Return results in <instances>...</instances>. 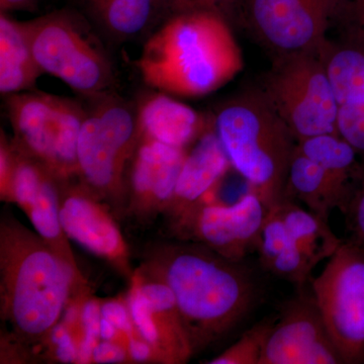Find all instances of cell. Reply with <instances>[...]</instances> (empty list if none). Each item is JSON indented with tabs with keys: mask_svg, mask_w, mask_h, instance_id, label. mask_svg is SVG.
Listing matches in <instances>:
<instances>
[{
	"mask_svg": "<svg viewBox=\"0 0 364 364\" xmlns=\"http://www.w3.org/2000/svg\"><path fill=\"white\" fill-rule=\"evenodd\" d=\"M117 329L114 327L105 318H102V324H100V338L105 340V341H112L116 336Z\"/></svg>",
	"mask_w": 364,
	"mask_h": 364,
	"instance_id": "36",
	"label": "cell"
},
{
	"mask_svg": "<svg viewBox=\"0 0 364 364\" xmlns=\"http://www.w3.org/2000/svg\"><path fill=\"white\" fill-rule=\"evenodd\" d=\"M311 289L343 363H364L363 246L342 242Z\"/></svg>",
	"mask_w": 364,
	"mask_h": 364,
	"instance_id": "9",
	"label": "cell"
},
{
	"mask_svg": "<svg viewBox=\"0 0 364 364\" xmlns=\"http://www.w3.org/2000/svg\"><path fill=\"white\" fill-rule=\"evenodd\" d=\"M188 149L141 140L132 162L134 198L142 205H169Z\"/></svg>",
	"mask_w": 364,
	"mask_h": 364,
	"instance_id": "14",
	"label": "cell"
},
{
	"mask_svg": "<svg viewBox=\"0 0 364 364\" xmlns=\"http://www.w3.org/2000/svg\"><path fill=\"white\" fill-rule=\"evenodd\" d=\"M344 0H245L242 18L274 58L327 43Z\"/></svg>",
	"mask_w": 364,
	"mask_h": 364,
	"instance_id": "10",
	"label": "cell"
},
{
	"mask_svg": "<svg viewBox=\"0 0 364 364\" xmlns=\"http://www.w3.org/2000/svg\"><path fill=\"white\" fill-rule=\"evenodd\" d=\"M42 237L2 228L1 291L4 314L21 336L41 339L66 305L73 268Z\"/></svg>",
	"mask_w": 364,
	"mask_h": 364,
	"instance_id": "4",
	"label": "cell"
},
{
	"mask_svg": "<svg viewBox=\"0 0 364 364\" xmlns=\"http://www.w3.org/2000/svg\"><path fill=\"white\" fill-rule=\"evenodd\" d=\"M231 166L268 208L284 198L296 136L259 88L227 100L213 117Z\"/></svg>",
	"mask_w": 364,
	"mask_h": 364,
	"instance_id": "3",
	"label": "cell"
},
{
	"mask_svg": "<svg viewBox=\"0 0 364 364\" xmlns=\"http://www.w3.org/2000/svg\"><path fill=\"white\" fill-rule=\"evenodd\" d=\"M6 107L16 135L14 146L21 153L56 177L78 172V136L85 104L32 90L6 97Z\"/></svg>",
	"mask_w": 364,
	"mask_h": 364,
	"instance_id": "7",
	"label": "cell"
},
{
	"mask_svg": "<svg viewBox=\"0 0 364 364\" xmlns=\"http://www.w3.org/2000/svg\"><path fill=\"white\" fill-rule=\"evenodd\" d=\"M312 289H296L277 315L260 364H341Z\"/></svg>",
	"mask_w": 364,
	"mask_h": 364,
	"instance_id": "11",
	"label": "cell"
},
{
	"mask_svg": "<svg viewBox=\"0 0 364 364\" xmlns=\"http://www.w3.org/2000/svg\"><path fill=\"white\" fill-rule=\"evenodd\" d=\"M337 126L339 135L364 154V100L339 107Z\"/></svg>",
	"mask_w": 364,
	"mask_h": 364,
	"instance_id": "26",
	"label": "cell"
},
{
	"mask_svg": "<svg viewBox=\"0 0 364 364\" xmlns=\"http://www.w3.org/2000/svg\"><path fill=\"white\" fill-rule=\"evenodd\" d=\"M102 306L95 301H87L83 306L82 318L85 338L78 348V360L87 363L92 358L93 351L100 338V324H102Z\"/></svg>",
	"mask_w": 364,
	"mask_h": 364,
	"instance_id": "27",
	"label": "cell"
},
{
	"mask_svg": "<svg viewBox=\"0 0 364 364\" xmlns=\"http://www.w3.org/2000/svg\"><path fill=\"white\" fill-rule=\"evenodd\" d=\"M91 23L109 44H123L147 35L156 0H86Z\"/></svg>",
	"mask_w": 364,
	"mask_h": 364,
	"instance_id": "20",
	"label": "cell"
},
{
	"mask_svg": "<svg viewBox=\"0 0 364 364\" xmlns=\"http://www.w3.org/2000/svg\"><path fill=\"white\" fill-rule=\"evenodd\" d=\"M129 310L134 325L142 338L149 343L151 347H159V353L161 354L160 335L156 323L153 318L147 299L144 296L140 287L134 289L129 299Z\"/></svg>",
	"mask_w": 364,
	"mask_h": 364,
	"instance_id": "25",
	"label": "cell"
},
{
	"mask_svg": "<svg viewBox=\"0 0 364 364\" xmlns=\"http://www.w3.org/2000/svg\"><path fill=\"white\" fill-rule=\"evenodd\" d=\"M124 358H126V353L121 346L105 340L102 343L95 346L92 354L93 360L97 363H122Z\"/></svg>",
	"mask_w": 364,
	"mask_h": 364,
	"instance_id": "33",
	"label": "cell"
},
{
	"mask_svg": "<svg viewBox=\"0 0 364 364\" xmlns=\"http://www.w3.org/2000/svg\"><path fill=\"white\" fill-rule=\"evenodd\" d=\"M277 315L263 318L227 350L213 358L210 364H260L268 336L272 332Z\"/></svg>",
	"mask_w": 364,
	"mask_h": 364,
	"instance_id": "24",
	"label": "cell"
},
{
	"mask_svg": "<svg viewBox=\"0 0 364 364\" xmlns=\"http://www.w3.org/2000/svg\"><path fill=\"white\" fill-rule=\"evenodd\" d=\"M268 210L259 196L248 191L230 205L217 203L191 208L178 218L179 231L223 257L242 261L255 250Z\"/></svg>",
	"mask_w": 364,
	"mask_h": 364,
	"instance_id": "12",
	"label": "cell"
},
{
	"mask_svg": "<svg viewBox=\"0 0 364 364\" xmlns=\"http://www.w3.org/2000/svg\"><path fill=\"white\" fill-rule=\"evenodd\" d=\"M129 351L132 358L136 361H146L151 358L152 347L145 340H136L131 337Z\"/></svg>",
	"mask_w": 364,
	"mask_h": 364,
	"instance_id": "34",
	"label": "cell"
},
{
	"mask_svg": "<svg viewBox=\"0 0 364 364\" xmlns=\"http://www.w3.org/2000/svg\"><path fill=\"white\" fill-rule=\"evenodd\" d=\"M347 214L351 215L353 223L352 225L355 233L354 240L364 247V171Z\"/></svg>",
	"mask_w": 364,
	"mask_h": 364,
	"instance_id": "31",
	"label": "cell"
},
{
	"mask_svg": "<svg viewBox=\"0 0 364 364\" xmlns=\"http://www.w3.org/2000/svg\"><path fill=\"white\" fill-rule=\"evenodd\" d=\"M102 316L105 320L109 321L117 331L126 333L132 337L133 326L130 321V316L126 306L119 301H109L102 306Z\"/></svg>",
	"mask_w": 364,
	"mask_h": 364,
	"instance_id": "30",
	"label": "cell"
},
{
	"mask_svg": "<svg viewBox=\"0 0 364 364\" xmlns=\"http://www.w3.org/2000/svg\"><path fill=\"white\" fill-rule=\"evenodd\" d=\"M160 280L173 291L193 352L226 336L255 305L256 284L241 264L202 244L171 246Z\"/></svg>",
	"mask_w": 364,
	"mask_h": 364,
	"instance_id": "2",
	"label": "cell"
},
{
	"mask_svg": "<svg viewBox=\"0 0 364 364\" xmlns=\"http://www.w3.org/2000/svg\"><path fill=\"white\" fill-rule=\"evenodd\" d=\"M54 177L56 176L53 173L46 177L39 193L25 210L36 231L48 243H59L63 232L60 221L59 200Z\"/></svg>",
	"mask_w": 364,
	"mask_h": 364,
	"instance_id": "23",
	"label": "cell"
},
{
	"mask_svg": "<svg viewBox=\"0 0 364 364\" xmlns=\"http://www.w3.org/2000/svg\"><path fill=\"white\" fill-rule=\"evenodd\" d=\"M33 0H0L2 13L14 9H28L32 4Z\"/></svg>",
	"mask_w": 364,
	"mask_h": 364,
	"instance_id": "35",
	"label": "cell"
},
{
	"mask_svg": "<svg viewBox=\"0 0 364 364\" xmlns=\"http://www.w3.org/2000/svg\"><path fill=\"white\" fill-rule=\"evenodd\" d=\"M52 340L57 346V355L64 363L78 360V348L72 341L64 326H55L52 329Z\"/></svg>",
	"mask_w": 364,
	"mask_h": 364,
	"instance_id": "32",
	"label": "cell"
},
{
	"mask_svg": "<svg viewBox=\"0 0 364 364\" xmlns=\"http://www.w3.org/2000/svg\"><path fill=\"white\" fill-rule=\"evenodd\" d=\"M135 64L152 90L198 97L234 79L243 56L226 18L196 11L171 16L151 33Z\"/></svg>",
	"mask_w": 364,
	"mask_h": 364,
	"instance_id": "1",
	"label": "cell"
},
{
	"mask_svg": "<svg viewBox=\"0 0 364 364\" xmlns=\"http://www.w3.org/2000/svg\"><path fill=\"white\" fill-rule=\"evenodd\" d=\"M231 163L214 130V124L198 136L188 151L168 207L177 219L210 189L219 186Z\"/></svg>",
	"mask_w": 364,
	"mask_h": 364,
	"instance_id": "15",
	"label": "cell"
},
{
	"mask_svg": "<svg viewBox=\"0 0 364 364\" xmlns=\"http://www.w3.org/2000/svg\"><path fill=\"white\" fill-rule=\"evenodd\" d=\"M284 198L299 200L310 212L329 222L334 208L345 212L343 202L320 165L298 149L294 151Z\"/></svg>",
	"mask_w": 364,
	"mask_h": 364,
	"instance_id": "21",
	"label": "cell"
},
{
	"mask_svg": "<svg viewBox=\"0 0 364 364\" xmlns=\"http://www.w3.org/2000/svg\"><path fill=\"white\" fill-rule=\"evenodd\" d=\"M164 2L171 14L170 18L196 11H210L229 21L235 14V0H164Z\"/></svg>",
	"mask_w": 364,
	"mask_h": 364,
	"instance_id": "28",
	"label": "cell"
},
{
	"mask_svg": "<svg viewBox=\"0 0 364 364\" xmlns=\"http://www.w3.org/2000/svg\"><path fill=\"white\" fill-rule=\"evenodd\" d=\"M274 207L298 247L315 267L338 250L343 241L333 233L329 222L287 198Z\"/></svg>",
	"mask_w": 364,
	"mask_h": 364,
	"instance_id": "22",
	"label": "cell"
},
{
	"mask_svg": "<svg viewBox=\"0 0 364 364\" xmlns=\"http://www.w3.org/2000/svg\"><path fill=\"white\" fill-rule=\"evenodd\" d=\"M255 250L264 269L291 282L296 289L311 282L316 267L298 247L274 205L263 222Z\"/></svg>",
	"mask_w": 364,
	"mask_h": 364,
	"instance_id": "17",
	"label": "cell"
},
{
	"mask_svg": "<svg viewBox=\"0 0 364 364\" xmlns=\"http://www.w3.org/2000/svg\"><path fill=\"white\" fill-rule=\"evenodd\" d=\"M136 117L141 140L182 149L195 143L212 123V119H205L193 107L157 90L139 100Z\"/></svg>",
	"mask_w": 364,
	"mask_h": 364,
	"instance_id": "13",
	"label": "cell"
},
{
	"mask_svg": "<svg viewBox=\"0 0 364 364\" xmlns=\"http://www.w3.org/2000/svg\"><path fill=\"white\" fill-rule=\"evenodd\" d=\"M298 149L320 165L332 182L347 214L364 170L358 162V151L339 134H326L298 143Z\"/></svg>",
	"mask_w": 364,
	"mask_h": 364,
	"instance_id": "18",
	"label": "cell"
},
{
	"mask_svg": "<svg viewBox=\"0 0 364 364\" xmlns=\"http://www.w3.org/2000/svg\"><path fill=\"white\" fill-rule=\"evenodd\" d=\"M44 74L33 57L25 26L2 13L0 16V92L4 97L35 88Z\"/></svg>",
	"mask_w": 364,
	"mask_h": 364,
	"instance_id": "19",
	"label": "cell"
},
{
	"mask_svg": "<svg viewBox=\"0 0 364 364\" xmlns=\"http://www.w3.org/2000/svg\"><path fill=\"white\" fill-rule=\"evenodd\" d=\"M60 221L64 233L91 252L109 259L124 255V243L116 224L90 198L69 196L60 207Z\"/></svg>",
	"mask_w": 364,
	"mask_h": 364,
	"instance_id": "16",
	"label": "cell"
},
{
	"mask_svg": "<svg viewBox=\"0 0 364 364\" xmlns=\"http://www.w3.org/2000/svg\"><path fill=\"white\" fill-rule=\"evenodd\" d=\"M338 21L348 28L352 41L364 45V0H344Z\"/></svg>",
	"mask_w": 364,
	"mask_h": 364,
	"instance_id": "29",
	"label": "cell"
},
{
	"mask_svg": "<svg viewBox=\"0 0 364 364\" xmlns=\"http://www.w3.org/2000/svg\"><path fill=\"white\" fill-rule=\"evenodd\" d=\"M77 144V167L91 188L119 191L140 144L136 105L114 92L86 100Z\"/></svg>",
	"mask_w": 364,
	"mask_h": 364,
	"instance_id": "8",
	"label": "cell"
},
{
	"mask_svg": "<svg viewBox=\"0 0 364 364\" xmlns=\"http://www.w3.org/2000/svg\"><path fill=\"white\" fill-rule=\"evenodd\" d=\"M41 70L85 98L114 92L117 73L109 43L87 18L55 11L23 21Z\"/></svg>",
	"mask_w": 364,
	"mask_h": 364,
	"instance_id": "5",
	"label": "cell"
},
{
	"mask_svg": "<svg viewBox=\"0 0 364 364\" xmlns=\"http://www.w3.org/2000/svg\"><path fill=\"white\" fill-rule=\"evenodd\" d=\"M321 49L277 57L259 87L296 141L338 133V104Z\"/></svg>",
	"mask_w": 364,
	"mask_h": 364,
	"instance_id": "6",
	"label": "cell"
}]
</instances>
